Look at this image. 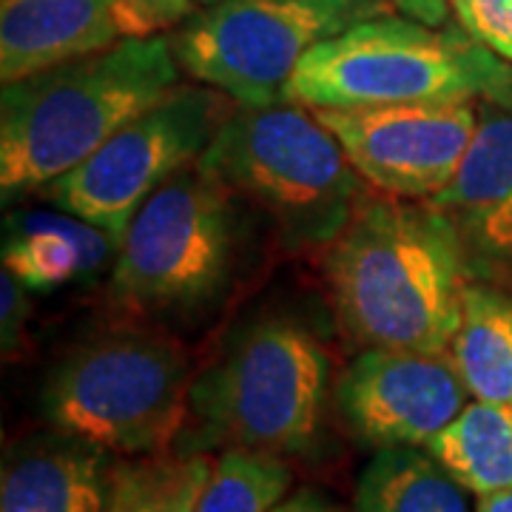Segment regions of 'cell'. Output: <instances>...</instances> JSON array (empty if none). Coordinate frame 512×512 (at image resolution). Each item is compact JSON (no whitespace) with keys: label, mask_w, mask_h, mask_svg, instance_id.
<instances>
[{"label":"cell","mask_w":512,"mask_h":512,"mask_svg":"<svg viewBox=\"0 0 512 512\" xmlns=\"http://www.w3.org/2000/svg\"><path fill=\"white\" fill-rule=\"evenodd\" d=\"M205 3H211V0H205Z\"/></svg>","instance_id":"obj_27"},{"label":"cell","mask_w":512,"mask_h":512,"mask_svg":"<svg viewBox=\"0 0 512 512\" xmlns=\"http://www.w3.org/2000/svg\"><path fill=\"white\" fill-rule=\"evenodd\" d=\"M237 194L205 165H185L128 222L111 268L120 308L197 319L231 288L239 262Z\"/></svg>","instance_id":"obj_5"},{"label":"cell","mask_w":512,"mask_h":512,"mask_svg":"<svg viewBox=\"0 0 512 512\" xmlns=\"http://www.w3.org/2000/svg\"><path fill=\"white\" fill-rule=\"evenodd\" d=\"M291 487V470L276 453L225 450L208 476L197 512H271Z\"/></svg>","instance_id":"obj_20"},{"label":"cell","mask_w":512,"mask_h":512,"mask_svg":"<svg viewBox=\"0 0 512 512\" xmlns=\"http://www.w3.org/2000/svg\"><path fill=\"white\" fill-rule=\"evenodd\" d=\"M117 35H123L117 0H3V86L103 52L117 43Z\"/></svg>","instance_id":"obj_13"},{"label":"cell","mask_w":512,"mask_h":512,"mask_svg":"<svg viewBox=\"0 0 512 512\" xmlns=\"http://www.w3.org/2000/svg\"><path fill=\"white\" fill-rule=\"evenodd\" d=\"M194 0H117L120 32L126 37H154L180 26L191 15Z\"/></svg>","instance_id":"obj_22"},{"label":"cell","mask_w":512,"mask_h":512,"mask_svg":"<svg viewBox=\"0 0 512 512\" xmlns=\"http://www.w3.org/2000/svg\"><path fill=\"white\" fill-rule=\"evenodd\" d=\"M0 291H3V308H0V328H3V350L12 353L18 348L20 336H23V328H26V319L32 313V305H29V288L20 285L15 276L9 271H3L0 276Z\"/></svg>","instance_id":"obj_23"},{"label":"cell","mask_w":512,"mask_h":512,"mask_svg":"<svg viewBox=\"0 0 512 512\" xmlns=\"http://www.w3.org/2000/svg\"><path fill=\"white\" fill-rule=\"evenodd\" d=\"M393 9V0H211L180 23L171 49L180 69L237 106H268L313 46Z\"/></svg>","instance_id":"obj_8"},{"label":"cell","mask_w":512,"mask_h":512,"mask_svg":"<svg viewBox=\"0 0 512 512\" xmlns=\"http://www.w3.org/2000/svg\"><path fill=\"white\" fill-rule=\"evenodd\" d=\"M271 512H342L336 504H330L325 495L316 490H299L291 498H282Z\"/></svg>","instance_id":"obj_25"},{"label":"cell","mask_w":512,"mask_h":512,"mask_svg":"<svg viewBox=\"0 0 512 512\" xmlns=\"http://www.w3.org/2000/svg\"><path fill=\"white\" fill-rule=\"evenodd\" d=\"M180 86L168 37H126L103 52L6 83L0 94L3 200L46 188Z\"/></svg>","instance_id":"obj_2"},{"label":"cell","mask_w":512,"mask_h":512,"mask_svg":"<svg viewBox=\"0 0 512 512\" xmlns=\"http://www.w3.org/2000/svg\"><path fill=\"white\" fill-rule=\"evenodd\" d=\"M214 461L202 453H160L111 467L106 512H197Z\"/></svg>","instance_id":"obj_19"},{"label":"cell","mask_w":512,"mask_h":512,"mask_svg":"<svg viewBox=\"0 0 512 512\" xmlns=\"http://www.w3.org/2000/svg\"><path fill=\"white\" fill-rule=\"evenodd\" d=\"M450 356L478 402L512 413V299L507 293L478 279L467 282Z\"/></svg>","instance_id":"obj_16"},{"label":"cell","mask_w":512,"mask_h":512,"mask_svg":"<svg viewBox=\"0 0 512 512\" xmlns=\"http://www.w3.org/2000/svg\"><path fill=\"white\" fill-rule=\"evenodd\" d=\"M393 6L410 20H419L424 26H444L450 15V0H393Z\"/></svg>","instance_id":"obj_24"},{"label":"cell","mask_w":512,"mask_h":512,"mask_svg":"<svg viewBox=\"0 0 512 512\" xmlns=\"http://www.w3.org/2000/svg\"><path fill=\"white\" fill-rule=\"evenodd\" d=\"M211 86H177L120 128L86 163L43 188L55 208L123 239L137 208L185 165L197 163L237 109Z\"/></svg>","instance_id":"obj_9"},{"label":"cell","mask_w":512,"mask_h":512,"mask_svg":"<svg viewBox=\"0 0 512 512\" xmlns=\"http://www.w3.org/2000/svg\"><path fill=\"white\" fill-rule=\"evenodd\" d=\"M470 279L453 222L430 200L367 197L330 242L333 305L365 348L447 350Z\"/></svg>","instance_id":"obj_1"},{"label":"cell","mask_w":512,"mask_h":512,"mask_svg":"<svg viewBox=\"0 0 512 512\" xmlns=\"http://www.w3.org/2000/svg\"><path fill=\"white\" fill-rule=\"evenodd\" d=\"M478 103L311 109L353 168L382 194L433 200L456 177L478 128Z\"/></svg>","instance_id":"obj_10"},{"label":"cell","mask_w":512,"mask_h":512,"mask_svg":"<svg viewBox=\"0 0 512 512\" xmlns=\"http://www.w3.org/2000/svg\"><path fill=\"white\" fill-rule=\"evenodd\" d=\"M458 26L512 63V0H450Z\"/></svg>","instance_id":"obj_21"},{"label":"cell","mask_w":512,"mask_h":512,"mask_svg":"<svg viewBox=\"0 0 512 512\" xmlns=\"http://www.w3.org/2000/svg\"><path fill=\"white\" fill-rule=\"evenodd\" d=\"M330 362L308 325L265 316L191 379L188 416L205 444L302 453L319 433Z\"/></svg>","instance_id":"obj_7"},{"label":"cell","mask_w":512,"mask_h":512,"mask_svg":"<svg viewBox=\"0 0 512 512\" xmlns=\"http://www.w3.org/2000/svg\"><path fill=\"white\" fill-rule=\"evenodd\" d=\"M478 512H512V490L478 495Z\"/></svg>","instance_id":"obj_26"},{"label":"cell","mask_w":512,"mask_h":512,"mask_svg":"<svg viewBox=\"0 0 512 512\" xmlns=\"http://www.w3.org/2000/svg\"><path fill=\"white\" fill-rule=\"evenodd\" d=\"M467 384L450 350L367 348L336 384L348 427L373 447H419L467 407Z\"/></svg>","instance_id":"obj_11"},{"label":"cell","mask_w":512,"mask_h":512,"mask_svg":"<svg viewBox=\"0 0 512 512\" xmlns=\"http://www.w3.org/2000/svg\"><path fill=\"white\" fill-rule=\"evenodd\" d=\"M427 453L476 495L512 490V413L473 402L424 444Z\"/></svg>","instance_id":"obj_18"},{"label":"cell","mask_w":512,"mask_h":512,"mask_svg":"<svg viewBox=\"0 0 512 512\" xmlns=\"http://www.w3.org/2000/svg\"><path fill=\"white\" fill-rule=\"evenodd\" d=\"M120 239L66 211H20L6 217L3 271L29 291L92 279L117 262Z\"/></svg>","instance_id":"obj_15"},{"label":"cell","mask_w":512,"mask_h":512,"mask_svg":"<svg viewBox=\"0 0 512 512\" xmlns=\"http://www.w3.org/2000/svg\"><path fill=\"white\" fill-rule=\"evenodd\" d=\"M200 163L265 211L288 251L330 245L367 200L365 177L339 140L311 109L285 97L237 106Z\"/></svg>","instance_id":"obj_4"},{"label":"cell","mask_w":512,"mask_h":512,"mask_svg":"<svg viewBox=\"0 0 512 512\" xmlns=\"http://www.w3.org/2000/svg\"><path fill=\"white\" fill-rule=\"evenodd\" d=\"M183 348L157 333H106L66 353L49 373L40 410L57 433L106 453L160 456L188 421Z\"/></svg>","instance_id":"obj_6"},{"label":"cell","mask_w":512,"mask_h":512,"mask_svg":"<svg viewBox=\"0 0 512 512\" xmlns=\"http://www.w3.org/2000/svg\"><path fill=\"white\" fill-rule=\"evenodd\" d=\"M356 512H470L467 493L430 453L382 447L356 484Z\"/></svg>","instance_id":"obj_17"},{"label":"cell","mask_w":512,"mask_h":512,"mask_svg":"<svg viewBox=\"0 0 512 512\" xmlns=\"http://www.w3.org/2000/svg\"><path fill=\"white\" fill-rule=\"evenodd\" d=\"M106 450L72 436H37L6 458L0 512H106Z\"/></svg>","instance_id":"obj_14"},{"label":"cell","mask_w":512,"mask_h":512,"mask_svg":"<svg viewBox=\"0 0 512 512\" xmlns=\"http://www.w3.org/2000/svg\"><path fill=\"white\" fill-rule=\"evenodd\" d=\"M282 97L305 109L467 100L512 106V63L461 26L436 29L387 15L313 46Z\"/></svg>","instance_id":"obj_3"},{"label":"cell","mask_w":512,"mask_h":512,"mask_svg":"<svg viewBox=\"0 0 512 512\" xmlns=\"http://www.w3.org/2000/svg\"><path fill=\"white\" fill-rule=\"evenodd\" d=\"M430 202L453 222L470 276L512 271V106L478 103L476 137Z\"/></svg>","instance_id":"obj_12"}]
</instances>
